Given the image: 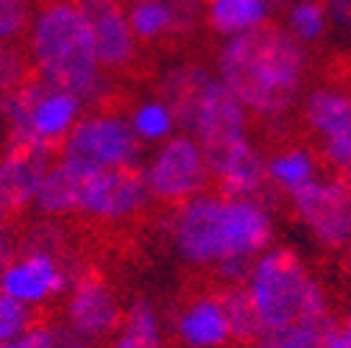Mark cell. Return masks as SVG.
Instances as JSON below:
<instances>
[{"instance_id": "cell-7", "label": "cell", "mask_w": 351, "mask_h": 348, "mask_svg": "<svg viewBox=\"0 0 351 348\" xmlns=\"http://www.w3.org/2000/svg\"><path fill=\"white\" fill-rule=\"evenodd\" d=\"M248 132H251L248 109L232 95V90L221 78L209 75L206 84L201 86V95L193 106L184 134L195 137V142L206 156V164L212 167L217 159H223L226 153L248 142Z\"/></svg>"}, {"instance_id": "cell-17", "label": "cell", "mask_w": 351, "mask_h": 348, "mask_svg": "<svg viewBox=\"0 0 351 348\" xmlns=\"http://www.w3.org/2000/svg\"><path fill=\"white\" fill-rule=\"evenodd\" d=\"M176 337L184 348H226L232 343L229 318L221 293H204L187 301L173 321Z\"/></svg>"}, {"instance_id": "cell-28", "label": "cell", "mask_w": 351, "mask_h": 348, "mask_svg": "<svg viewBox=\"0 0 351 348\" xmlns=\"http://www.w3.org/2000/svg\"><path fill=\"white\" fill-rule=\"evenodd\" d=\"M34 312L36 310H31L28 303H23V301H17L6 293H0V343L25 334L36 323Z\"/></svg>"}, {"instance_id": "cell-21", "label": "cell", "mask_w": 351, "mask_h": 348, "mask_svg": "<svg viewBox=\"0 0 351 348\" xmlns=\"http://www.w3.org/2000/svg\"><path fill=\"white\" fill-rule=\"evenodd\" d=\"M125 14L140 45H156L162 39L179 36L167 0H125Z\"/></svg>"}, {"instance_id": "cell-37", "label": "cell", "mask_w": 351, "mask_h": 348, "mask_svg": "<svg viewBox=\"0 0 351 348\" xmlns=\"http://www.w3.org/2000/svg\"><path fill=\"white\" fill-rule=\"evenodd\" d=\"M346 265H348V271H351V240L346 243Z\"/></svg>"}, {"instance_id": "cell-5", "label": "cell", "mask_w": 351, "mask_h": 348, "mask_svg": "<svg viewBox=\"0 0 351 348\" xmlns=\"http://www.w3.org/2000/svg\"><path fill=\"white\" fill-rule=\"evenodd\" d=\"M318 279L304 268L290 248H265L251 265L245 279L248 295L262 323V334L274 337L304 321L306 298Z\"/></svg>"}, {"instance_id": "cell-23", "label": "cell", "mask_w": 351, "mask_h": 348, "mask_svg": "<svg viewBox=\"0 0 351 348\" xmlns=\"http://www.w3.org/2000/svg\"><path fill=\"white\" fill-rule=\"evenodd\" d=\"M217 293H221L223 310H226V318H229L232 340L248 345V343H256V340L265 337L262 334V323H259V315L254 310V301H251L245 284H223Z\"/></svg>"}, {"instance_id": "cell-18", "label": "cell", "mask_w": 351, "mask_h": 348, "mask_svg": "<svg viewBox=\"0 0 351 348\" xmlns=\"http://www.w3.org/2000/svg\"><path fill=\"white\" fill-rule=\"evenodd\" d=\"M86 170L78 164L62 159L56 153V162L51 164L45 182H42L36 198H34V212L36 217H51V221H64V217L78 212V192Z\"/></svg>"}, {"instance_id": "cell-4", "label": "cell", "mask_w": 351, "mask_h": 348, "mask_svg": "<svg viewBox=\"0 0 351 348\" xmlns=\"http://www.w3.org/2000/svg\"><path fill=\"white\" fill-rule=\"evenodd\" d=\"M86 109L90 106L75 92L31 75L20 90L0 101V120L6 125L9 140L42 145L59 153L62 142Z\"/></svg>"}, {"instance_id": "cell-29", "label": "cell", "mask_w": 351, "mask_h": 348, "mask_svg": "<svg viewBox=\"0 0 351 348\" xmlns=\"http://www.w3.org/2000/svg\"><path fill=\"white\" fill-rule=\"evenodd\" d=\"M31 23V6L0 3V42H23Z\"/></svg>"}, {"instance_id": "cell-25", "label": "cell", "mask_w": 351, "mask_h": 348, "mask_svg": "<svg viewBox=\"0 0 351 348\" xmlns=\"http://www.w3.org/2000/svg\"><path fill=\"white\" fill-rule=\"evenodd\" d=\"M287 9V31L301 42L313 45L326 34V3L324 0H290Z\"/></svg>"}, {"instance_id": "cell-10", "label": "cell", "mask_w": 351, "mask_h": 348, "mask_svg": "<svg viewBox=\"0 0 351 348\" xmlns=\"http://www.w3.org/2000/svg\"><path fill=\"white\" fill-rule=\"evenodd\" d=\"M73 276L75 271L67 253L20 245L17 256L0 276V293L28 303L31 310H39L64 298Z\"/></svg>"}, {"instance_id": "cell-19", "label": "cell", "mask_w": 351, "mask_h": 348, "mask_svg": "<svg viewBox=\"0 0 351 348\" xmlns=\"http://www.w3.org/2000/svg\"><path fill=\"white\" fill-rule=\"evenodd\" d=\"M271 0H206L204 20L212 34L232 39L271 23Z\"/></svg>"}, {"instance_id": "cell-15", "label": "cell", "mask_w": 351, "mask_h": 348, "mask_svg": "<svg viewBox=\"0 0 351 348\" xmlns=\"http://www.w3.org/2000/svg\"><path fill=\"white\" fill-rule=\"evenodd\" d=\"M93 23L95 53L104 73H128L140 56V39L128 25L125 6L117 0H81Z\"/></svg>"}, {"instance_id": "cell-13", "label": "cell", "mask_w": 351, "mask_h": 348, "mask_svg": "<svg viewBox=\"0 0 351 348\" xmlns=\"http://www.w3.org/2000/svg\"><path fill=\"white\" fill-rule=\"evenodd\" d=\"M304 123L321 140V159L335 170L351 164V92L324 84L306 92Z\"/></svg>"}, {"instance_id": "cell-12", "label": "cell", "mask_w": 351, "mask_h": 348, "mask_svg": "<svg viewBox=\"0 0 351 348\" xmlns=\"http://www.w3.org/2000/svg\"><path fill=\"white\" fill-rule=\"evenodd\" d=\"M123 315L120 298L106 276L95 271H78L73 276L70 290L64 293V326L98 345L106 337H114Z\"/></svg>"}, {"instance_id": "cell-40", "label": "cell", "mask_w": 351, "mask_h": 348, "mask_svg": "<svg viewBox=\"0 0 351 348\" xmlns=\"http://www.w3.org/2000/svg\"><path fill=\"white\" fill-rule=\"evenodd\" d=\"M346 179H348V182H351V164H348V167H346Z\"/></svg>"}, {"instance_id": "cell-36", "label": "cell", "mask_w": 351, "mask_h": 348, "mask_svg": "<svg viewBox=\"0 0 351 348\" xmlns=\"http://www.w3.org/2000/svg\"><path fill=\"white\" fill-rule=\"evenodd\" d=\"M0 3H14V6H31V0H0Z\"/></svg>"}, {"instance_id": "cell-6", "label": "cell", "mask_w": 351, "mask_h": 348, "mask_svg": "<svg viewBox=\"0 0 351 348\" xmlns=\"http://www.w3.org/2000/svg\"><path fill=\"white\" fill-rule=\"evenodd\" d=\"M59 156L86 173L143 167V142L137 140L125 114L95 106L86 109L84 117L73 125V132L59 148Z\"/></svg>"}, {"instance_id": "cell-2", "label": "cell", "mask_w": 351, "mask_h": 348, "mask_svg": "<svg viewBox=\"0 0 351 348\" xmlns=\"http://www.w3.org/2000/svg\"><path fill=\"white\" fill-rule=\"evenodd\" d=\"M170 234L190 265L215 268L226 259H256L271 248L274 217L256 198L201 192L176 206Z\"/></svg>"}, {"instance_id": "cell-33", "label": "cell", "mask_w": 351, "mask_h": 348, "mask_svg": "<svg viewBox=\"0 0 351 348\" xmlns=\"http://www.w3.org/2000/svg\"><path fill=\"white\" fill-rule=\"evenodd\" d=\"M326 9H329V17L346 28H351V0H324Z\"/></svg>"}, {"instance_id": "cell-20", "label": "cell", "mask_w": 351, "mask_h": 348, "mask_svg": "<svg viewBox=\"0 0 351 348\" xmlns=\"http://www.w3.org/2000/svg\"><path fill=\"white\" fill-rule=\"evenodd\" d=\"M109 348H165L162 318L151 301L137 298L125 310L123 323L114 332Z\"/></svg>"}, {"instance_id": "cell-31", "label": "cell", "mask_w": 351, "mask_h": 348, "mask_svg": "<svg viewBox=\"0 0 351 348\" xmlns=\"http://www.w3.org/2000/svg\"><path fill=\"white\" fill-rule=\"evenodd\" d=\"M170 9H173V17H176V34L184 36L190 31H195L198 20H201V0H167Z\"/></svg>"}, {"instance_id": "cell-14", "label": "cell", "mask_w": 351, "mask_h": 348, "mask_svg": "<svg viewBox=\"0 0 351 348\" xmlns=\"http://www.w3.org/2000/svg\"><path fill=\"white\" fill-rule=\"evenodd\" d=\"M56 151L9 140L0 145V195L6 198L12 212H25L34 206V198L45 182Z\"/></svg>"}, {"instance_id": "cell-8", "label": "cell", "mask_w": 351, "mask_h": 348, "mask_svg": "<svg viewBox=\"0 0 351 348\" xmlns=\"http://www.w3.org/2000/svg\"><path fill=\"white\" fill-rule=\"evenodd\" d=\"M143 176L148 182L154 201L173 206L206 192L212 182L201 145L195 142V137L184 132H176L173 137L156 145L154 156L143 162Z\"/></svg>"}, {"instance_id": "cell-41", "label": "cell", "mask_w": 351, "mask_h": 348, "mask_svg": "<svg viewBox=\"0 0 351 348\" xmlns=\"http://www.w3.org/2000/svg\"><path fill=\"white\" fill-rule=\"evenodd\" d=\"M117 3H123V0H117Z\"/></svg>"}, {"instance_id": "cell-1", "label": "cell", "mask_w": 351, "mask_h": 348, "mask_svg": "<svg viewBox=\"0 0 351 348\" xmlns=\"http://www.w3.org/2000/svg\"><path fill=\"white\" fill-rule=\"evenodd\" d=\"M215 70L254 117H285L304 92L306 51L282 25L265 23L237 34L217 51Z\"/></svg>"}, {"instance_id": "cell-22", "label": "cell", "mask_w": 351, "mask_h": 348, "mask_svg": "<svg viewBox=\"0 0 351 348\" xmlns=\"http://www.w3.org/2000/svg\"><path fill=\"white\" fill-rule=\"evenodd\" d=\"M318 176H321L318 173V156L313 151H306V148L276 151L268 159V179L285 195H293L295 190H301L304 184H310Z\"/></svg>"}, {"instance_id": "cell-11", "label": "cell", "mask_w": 351, "mask_h": 348, "mask_svg": "<svg viewBox=\"0 0 351 348\" xmlns=\"http://www.w3.org/2000/svg\"><path fill=\"white\" fill-rule=\"evenodd\" d=\"M287 198L321 245L340 248L351 240V182L346 176H318Z\"/></svg>"}, {"instance_id": "cell-38", "label": "cell", "mask_w": 351, "mask_h": 348, "mask_svg": "<svg viewBox=\"0 0 351 348\" xmlns=\"http://www.w3.org/2000/svg\"><path fill=\"white\" fill-rule=\"evenodd\" d=\"M343 332H346V337H348V340H351V315H348V318H346V323H343Z\"/></svg>"}, {"instance_id": "cell-42", "label": "cell", "mask_w": 351, "mask_h": 348, "mask_svg": "<svg viewBox=\"0 0 351 348\" xmlns=\"http://www.w3.org/2000/svg\"><path fill=\"white\" fill-rule=\"evenodd\" d=\"M56 348H59V343H56Z\"/></svg>"}, {"instance_id": "cell-26", "label": "cell", "mask_w": 351, "mask_h": 348, "mask_svg": "<svg viewBox=\"0 0 351 348\" xmlns=\"http://www.w3.org/2000/svg\"><path fill=\"white\" fill-rule=\"evenodd\" d=\"M31 75L34 70L25 45H20V42H0V101L20 90Z\"/></svg>"}, {"instance_id": "cell-3", "label": "cell", "mask_w": 351, "mask_h": 348, "mask_svg": "<svg viewBox=\"0 0 351 348\" xmlns=\"http://www.w3.org/2000/svg\"><path fill=\"white\" fill-rule=\"evenodd\" d=\"M23 45L34 75L75 92L86 106H104L109 81L81 0H42L31 12Z\"/></svg>"}, {"instance_id": "cell-16", "label": "cell", "mask_w": 351, "mask_h": 348, "mask_svg": "<svg viewBox=\"0 0 351 348\" xmlns=\"http://www.w3.org/2000/svg\"><path fill=\"white\" fill-rule=\"evenodd\" d=\"M209 173L212 182L217 184V192L229 198H256L265 203L268 192L276 190L268 179V159L254 148L251 140L226 153L223 159H217Z\"/></svg>"}, {"instance_id": "cell-35", "label": "cell", "mask_w": 351, "mask_h": 348, "mask_svg": "<svg viewBox=\"0 0 351 348\" xmlns=\"http://www.w3.org/2000/svg\"><path fill=\"white\" fill-rule=\"evenodd\" d=\"M12 214H14V212H12V206L6 203V198H3V195H0V229H6V226H9Z\"/></svg>"}, {"instance_id": "cell-27", "label": "cell", "mask_w": 351, "mask_h": 348, "mask_svg": "<svg viewBox=\"0 0 351 348\" xmlns=\"http://www.w3.org/2000/svg\"><path fill=\"white\" fill-rule=\"evenodd\" d=\"M332 323V321H329ZM326 323V326H329ZM326 326H313V323H293L285 332L274 337H262L256 343H248L243 348H324V329Z\"/></svg>"}, {"instance_id": "cell-30", "label": "cell", "mask_w": 351, "mask_h": 348, "mask_svg": "<svg viewBox=\"0 0 351 348\" xmlns=\"http://www.w3.org/2000/svg\"><path fill=\"white\" fill-rule=\"evenodd\" d=\"M59 323H34L25 334L0 343V348H56Z\"/></svg>"}, {"instance_id": "cell-34", "label": "cell", "mask_w": 351, "mask_h": 348, "mask_svg": "<svg viewBox=\"0 0 351 348\" xmlns=\"http://www.w3.org/2000/svg\"><path fill=\"white\" fill-rule=\"evenodd\" d=\"M324 348H351V340L346 337L343 326H337L335 321L324 329Z\"/></svg>"}, {"instance_id": "cell-32", "label": "cell", "mask_w": 351, "mask_h": 348, "mask_svg": "<svg viewBox=\"0 0 351 348\" xmlns=\"http://www.w3.org/2000/svg\"><path fill=\"white\" fill-rule=\"evenodd\" d=\"M20 251V237L6 226V229H0V276H3V271L9 268V262L17 256Z\"/></svg>"}, {"instance_id": "cell-9", "label": "cell", "mask_w": 351, "mask_h": 348, "mask_svg": "<svg viewBox=\"0 0 351 348\" xmlns=\"http://www.w3.org/2000/svg\"><path fill=\"white\" fill-rule=\"evenodd\" d=\"M154 201L143 167H114L86 173L78 192V217L93 223H128Z\"/></svg>"}, {"instance_id": "cell-24", "label": "cell", "mask_w": 351, "mask_h": 348, "mask_svg": "<svg viewBox=\"0 0 351 348\" xmlns=\"http://www.w3.org/2000/svg\"><path fill=\"white\" fill-rule=\"evenodd\" d=\"M125 117L143 145H159L179 132L170 106L162 98H145V101L134 103L131 106V114H125Z\"/></svg>"}, {"instance_id": "cell-39", "label": "cell", "mask_w": 351, "mask_h": 348, "mask_svg": "<svg viewBox=\"0 0 351 348\" xmlns=\"http://www.w3.org/2000/svg\"><path fill=\"white\" fill-rule=\"evenodd\" d=\"M287 3H290V0H271V6H274V9H276V6H282V9H285Z\"/></svg>"}]
</instances>
